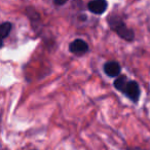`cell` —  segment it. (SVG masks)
<instances>
[{
  "instance_id": "obj_12",
  "label": "cell",
  "mask_w": 150,
  "mask_h": 150,
  "mask_svg": "<svg viewBox=\"0 0 150 150\" xmlns=\"http://www.w3.org/2000/svg\"><path fill=\"white\" fill-rule=\"evenodd\" d=\"M34 150H36V149H34Z\"/></svg>"
},
{
  "instance_id": "obj_8",
  "label": "cell",
  "mask_w": 150,
  "mask_h": 150,
  "mask_svg": "<svg viewBox=\"0 0 150 150\" xmlns=\"http://www.w3.org/2000/svg\"><path fill=\"white\" fill-rule=\"evenodd\" d=\"M11 28H13V25H11V22H3L1 24V26H0V37H1V41L2 42L9 35Z\"/></svg>"
},
{
  "instance_id": "obj_10",
  "label": "cell",
  "mask_w": 150,
  "mask_h": 150,
  "mask_svg": "<svg viewBox=\"0 0 150 150\" xmlns=\"http://www.w3.org/2000/svg\"><path fill=\"white\" fill-rule=\"evenodd\" d=\"M79 19H80V20H86V15H82V17H79Z\"/></svg>"
},
{
  "instance_id": "obj_5",
  "label": "cell",
  "mask_w": 150,
  "mask_h": 150,
  "mask_svg": "<svg viewBox=\"0 0 150 150\" xmlns=\"http://www.w3.org/2000/svg\"><path fill=\"white\" fill-rule=\"evenodd\" d=\"M103 69H104L105 74L109 77H116L120 74L121 71L120 65L115 61H109V62L105 63Z\"/></svg>"
},
{
  "instance_id": "obj_7",
  "label": "cell",
  "mask_w": 150,
  "mask_h": 150,
  "mask_svg": "<svg viewBox=\"0 0 150 150\" xmlns=\"http://www.w3.org/2000/svg\"><path fill=\"white\" fill-rule=\"evenodd\" d=\"M129 81V80L127 79V77L125 75H120V76H118V77L115 79L113 86H114V88H116L117 91H119V92H121V93H125Z\"/></svg>"
},
{
  "instance_id": "obj_3",
  "label": "cell",
  "mask_w": 150,
  "mask_h": 150,
  "mask_svg": "<svg viewBox=\"0 0 150 150\" xmlns=\"http://www.w3.org/2000/svg\"><path fill=\"white\" fill-rule=\"evenodd\" d=\"M123 94L134 103H137L139 101V98H140V86L135 80H129V83L127 86V88H125V93Z\"/></svg>"
},
{
  "instance_id": "obj_2",
  "label": "cell",
  "mask_w": 150,
  "mask_h": 150,
  "mask_svg": "<svg viewBox=\"0 0 150 150\" xmlns=\"http://www.w3.org/2000/svg\"><path fill=\"white\" fill-rule=\"evenodd\" d=\"M69 50L76 56H81V54H86L90 50V48H88V44L83 39L77 38L69 44Z\"/></svg>"
},
{
  "instance_id": "obj_11",
  "label": "cell",
  "mask_w": 150,
  "mask_h": 150,
  "mask_svg": "<svg viewBox=\"0 0 150 150\" xmlns=\"http://www.w3.org/2000/svg\"><path fill=\"white\" fill-rule=\"evenodd\" d=\"M131 150H143V149H141V148H132Z\"/></svg>"
},
{
  "instance_id": "obj_9",
  "label": "cell",
  "mask_w": 150,
  "mask_h": 150,
  "mask_svg": "<svg viewBox=\"0 0 150 150\" xmlns=\"http://www.w3.org/2000/svg\"><path fill=\"white\" fill-rule=\"evenodd\" d=\"M66 2H68V0H54V4L56 6H62Z\"/></svg>"
},
{
  "instance_id": "obj_6",
  "label": "cell",
  "mask_w": 150,
  "mask_h": 150,
  "mask_svg": "<svg viewBox=\"0 0 150 150\" xmlns=\"http://www.w3.org/2000/svg\"><path fill=\"white\" fill-rule=\"evenodd\" d=\"M26 13H27L28 18H29L30 21H31L32 28L36 29V25H37V23H40L39 13H38L37 11H36L35 9H34L33 7H31V6L27 7V9H26Z\"/></svg>"
},
{
  "instance_id": "obj_1",
  "label": "cell",
  "mask_w": 150,
  "mask_h": 150,
  "mask_svg": "<svg viewBox=\"0 0 150 150\" xmlns=\"http://www.w3.org/2000/svg\"><path fill=\"white\" fill-rule=\"evenodd\" d=\"M107 23H108L110 29L114 31L120 38L125 39V41L131 42L135 39V32L125 25L123 20L119 16L111 13L107 18Z\"/></svg>"
},
{
  "instance_id": "obj_4",
  "label": "cell",
  "mask_w": 150,
  "mask_h": 150,
  "mask_svg": "<svg viewBox=\"0 0 150 150\" xmlns=\"http://www.w3.org/2000/svg\"><path fill=\"white\" fill-rule=\"evenodd\" d=\"M108 2L106 0H92L88 3V8L95 15H103L106 11Z\"/></svg>"
}]
</instances>
